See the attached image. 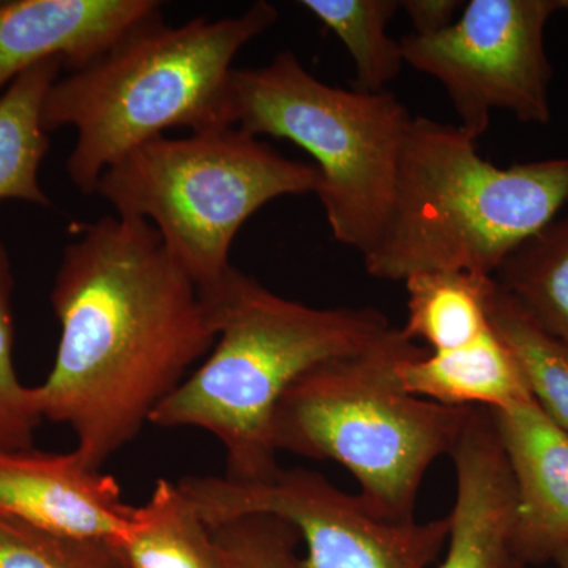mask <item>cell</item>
<instances>
[{
	"label": "cell",
	"mask_w": 568,
	"mask_h": 568,
	"mask_svg": "<svg viewBox=\"0 0 568 568\" xmlns=\"http://www.w3.org/2000/svg\"><path fill=\"white\" fill-rule=\"evenodd\" d=\"M465 2L462 0H405L399 9L413 22L414 36L429 37L446 31L458 20Z\"/></svg>",
	"instance_id": "cell-24"
},
{
	"label": "cell",
	"mask_w": 568,
	"mask_h": 568,
	"mask_svg": "<svg viewBox=\"0 0 568 568\" xmlns=\"http://www.w3.org/2000/svg\"><path fill=\"white\" fill-rule=\"evenodd\" d=\"M0 568H125L110 544L47 532L0 515Z\"/></svg>",
	"instance_id": "cell-22"
},
{
	"label": "cell",
	"mask_w": 568,
	"mask_h": 568,
	"mask_svg": "<svg viewBox=\"0 0 568 568\" xmlns=\"http://www.w3.org/2000/svg\"><path fill=\"white\" fill-rule=\"evenodd\" d=\"M320 174L239 126L155 138L104 171L95 193L115 215L144 220L200 290L233 264L231 246L271 201L316 193Z\"/></svg>",
	"instance_id": "cell-6"
},
{
	"label": "cell",
	"mask_w": 568,
	"mask_h": 568,
	"mask_svg": "<svg viewBox=\"0 0 568 568\" xmlns=\"http://www.w3.org/2000/svg\"><path fill=\"white\" fill-rule=\"evenodd\" d=\"M491 413L517 493L511 560L552 562L568 544V435L534 398Z\"/></svg>",
	"instance_id": "cell-12"
},
{
	"label": "cell",
	"mask_w": 568,
	"mask_h": 568,
	"mask_svg": "<svg viewBox=\"0 0 568 568\" xmlns=\"http://www.w3.org/2000/svg\"><path fill=\"white\" fill-rule=\"evenodd\" d=\"M13 264L0 241V454L28 450L44 420L37 387L21 383L14 369Z\"/></svg>",
	"instance_id": "cell-21"
},
{
	"label": "cell",
	"mask_w": 568,
	"mask_h": 568,
	"mask_svg": "<svg viewBox=\"0 0 568 568\" xmlns=\"http://www.w3.org/2000/svg\"><path fill=\"white\" fill-rule=\"evenodd\" d=\"M182 491L209 528L253 514L286 519L301 534L304 568H428L446 547L450 519L392 523L323 474L282 469L267 484L186 476Z\"/></svg>",
	"instance_id": "cell-9"
},
{
	"label": "cell",
	"mask_w": 568,
	"mask_h": 568,
	"mask_svg": "<svg viewBox=\"0 0 568 568\" xmlns=\"http://www.w3.org/2000/svg\"><path fill=\"white\" fill-rule=\"evenodd\" d=\"M496 280V278H495ZM489 324L506 343L540 409L568 435V349L496 282Z\"/></svg>",
	"instance_id": "cell-19"
},
{
	"label": "cell",
	"mask_w": 568,
	"mask_h": 568,
	"mask_svg": "<svg viewBox=\"0 0 568 568\" xmlns=\"http://www.w3.org/2000/svg\"><path fill=\"white\" fill-rule=\"evenodd\" d=\"M399 379L409 394L450 407L506 409L532 398L506 343L489 327L474 342L425 353L399 366Z\"/></svg>",
	"instance_id": "cell-14"
},
{
	"label": "cell",
	"mask_w": 568,
	"mask_h": 568,
	"mask_svg": "<svg viewBox=\"0 0 568 568\" xmlns=\"http://www.w3.org/2000/svg\"><path fill=\"white\" fill-rule=\"evenodd\" d=\"M278 17L265 0L237 17L181 26L156 14L89 65L59 78L44 100L43 126L77 132L67 160L71 183L92 196L108 168L168 130L235 126V55Z\"/></svg>",
	"instance_id": "cell-3"
},
{
	"label": "cell",
	"mask_w": 568,
	"mask_h": 568,
	"mask_svg": "<svg viewBox=\"0 0 568 568\" xmlns=\"http://www.w3.org/2000/svg\"><path fill=\"white\" fill-rule=\"evenodd\" d=\"M235 126L286 140L308 153L316 196L332 235L364 256L394 200L403 142L413 115L394 93L346 91L317 80L293 51L234 69Z\"/></svg>",
	"instance_id": "cell-7"
},
{
	"label": "cell",
	"mask_w": 568,
	"mask_h": 568,
	"mask_svg": "<svg viewBox=\"0 0 568 568\" xmlns=\"http://www.w3.org/2000/svg\"><path fill=\"white\" fill-rule=\"evenodd\" d=\"M508 568H532L528 566H523V564L515 562V560H511L510 566Z\"/></svg>",
	"instance_id": "cell-27"
},
{
	"label": "cell",
	"mask_w": 568,
	"mask_h": 568,
	"mask_svg": "<svg viewBox=\"0 0 568 568\" xmlns=\"http://www.w3.org/2000/svg\"><path fill=\"white\" fill-rule=\"evenodd\" d=\"M556 11V0H470L446 31L403 37V61L446 89L470 140L487 133L495 110L547 125L552 67L545 29Z\"/></svg>",
	"instance_id": "cell-8"
},
{
	"label": "cell",
	"mask_w": 568,
	"mask_h": 568,
	"mask_svg": "<svg viewBox=\"0 0 568 568\" xmlns=\"http://www.w3.org/2000/svg\"><path fill=\"white\" fill-rule=\"evenodd\" d=\"M425 351L392 325L361 353L313 366L276 406L275 450L345 466L373 514L414 521L426 470L450 455L470 410L403 387L399 366Z\"/></svg>",
	"instance_id": "cell-5"
},
{
	"label": "cell",
	"mask_w": 568,
	"mask_h": 568,
	"mask_svg": "<svg viewBox=\"0 0 568 568\" xmlns=\"http://www.w3.org/2000/svg\"><path fill=\"white\" fill-rule=\"evenodd\" d=\"M568 204V159L499 168L458 125L413 118L394 200L366 274L405 282L425 272L495 276Z\"/></svg>",
	"instance_id": "cell-4"
},
{
	"label": "cell",
	"mask_w": 568,
	"mask_h": 568,
	"mask_svg": "<svg viewBox=\"0 0 568 568\" xmlns=\"http://www.w3.org/2000/svg\"><path fill=\"white\" fill-rule=\"evenodd\" d=\"M552 562L559 568H568V544L566 547L559 549L558 555L555 556Z\"/></svg>",
	"instance_id": "cell-25"
},
{
	"label": "cell",
	"mask_w": 568,
	"mask_h": 568,
	"mask_svg": "<svg viewBox=\"0 0 568 568\" xmlns=\"http://www.w3.org/2000/svg\"><path fill=\"white\" fill-rule=\"evenodd\" d=\"M58 353L37 387L88 465L129 446L216 342L197 284L140 219L104 215L63 248L51 290Z\"/></svg>",
	"instance_id": "cell-1"
},
{
	"label": "cell",
	"mask_w": 568,
	"mask_h": 568,
	"mask_svg": "<svg viewBox=\"0 0 568 568\" xmlns=\"http://www.w3.org/2000/svg\"><path fill=\"white\" fill-rule=\"evenodd\" d=\"M407 338L422 339L429 353H446L474 342L491 327L489 297L495 276L470 272H425L405 280Z\"/></svg>",
	"instance_id": "cell-17"
},
{
	"label": "cell",
	"mask_w": 568,
	"mask_h": 568,
	"mask_svg": "<svg viewBox=\"0 0 568 568\" xmlns=\"http://www.w3.org/2000/svg\"><path fill=\"white\" fill-rule=\"evenodd\" d=\"M62 69L59 59L37 63L0 92V203L13 200L40 207L51 205L39 179L50 149L43 104Z\"/></svg>",
	"instance_id": "cell-16"
},
{
	"label": "cell",
	"mask_w": 568,
	"mask_h": 568,
	"mask_svg": "<svg viewBox=\"0 0 568 568\" xmlns=\"http://www.w3.org/2000/svg\"><path fill=\"white\" fill-rule=\"evenodd\" d=\"M133 507L121 485L77 454L28 450L0 454V515L58 536L118 547Z\"/></svg>",
	"instance_id": "cell-10"
},
{
	"label": "cell",
	"mask_w": 568,
	"mask_h": 568,
	"mask_svg": "<svg viewBox=\"0 0 568 568\" xmlns=\"http://www.w3.org/2000/svg\"><path fill=\"white\" fill-rule=\"evenodd\" d=\"M162 14L156 0L0 2V92L37 63L80 70L141 22Z\"/></svg>",
	"instance_id": "cell-11"
},
{
	"label": "cell",
	"mask_w": 568,
	"mask_h": 568,
	"mask_svg": "<svg viewBox=\"0 0 568 568\" xmlns=\"http://www.w3.org/2000/svg\"><path fill=\"white\" fill-rule=\"evenodd\" d=\"M556 7H558V10L568 11V0H556Z\"/></svg>",
	"instance_id": "cell-26"
},
{
	"label": "cell",
	"mask_w": 568,
	"mask_h": 568,
	"mask_svg": "<svg viewBox=\"0 0 568 568\" xmlns=\"http://www.w3.org/2000/svg\"><path fill=\"white\" fill-rule=\"evenodd\" d=\"M223 568H304L302 538L286 519L253 514L212 528Z\"/></svg>",
	"instance_id": "cell-23"
},
{
	"label": "cell",
	"mask_w": 568,
	"mask_h": 568,
	"mask_svg": "<svg viewBox=\"0 0 568 568\" xmlns=\"http://www.w3.org/2000/svg\"><path fill=\"white\" fill-rule=\"evenodd\" d=\"M125 568H223L212 529L179 485L159 478L114 548Z\"/></svg>",
	"instance_id": "cell-15"
},
{
	"label": "cell",
	"mask_w": 568,
	"mask_h": 568,
	"mask_svg": "<svg viewBox=\"0 0 568 568\" xmlns=\"http://www.w3.org/2000/svg\"><path fill=\"white\" fill-rule=\"evenodd\" d=\"M448 457L457 496L439 568H508L517 493L495 425L481 418L469 422Z\"/></svg>",
	"instance_id": "cell-13"
},
{
	"label": "cell",
	"mask_w": 568,
	"mask_h": 568,
	"mask_svg": "<svg viewBox=\"0 0 568 568\" xmlns=\"http://www.w3.org/2000/svg\"><path fill=\"white\" fill-rule=\"evenodd\" d=\"M200 291L215 345L149 424L211 433L226 454L224 477L267 484L282 470L272 428L287 388L313 366L372 346L392 324L372 306L316 308L290 301L234 265Z\"/></svg>",
	"instance_id": "cell-2"
},
{
	"label": "cell",
	"mask_w": 568,
	"mask_h": 568,
	"mask_svg": "<svg viewBox=\"0 0 568 568\" xmlns=\"http://www.w3.org/2000/svg\"><path fill=\"white\" fill-rule=\"evenodd\" d=\"M306 11L335 33L355 67V91L383 92L403 69L399 41L387 24L399 9L396 0H304Z\"/></svg>",
	"instance_id": "cell-20"
},
{
	"label": "cell",
	"mask_w": 568,
	"mask_h": 568,
	"mask_svg": "<svg viewBox=\"0 0 568 568\" xmlns=\"http://www.w3.org/2000/svg\"><path fill=\"white\" fill-rule=\"evenodd\" d=\"M495 278L568 349V204L504 261Z\"/></svg>",
	"instance_id": "cell-18"
}]
</instances>
